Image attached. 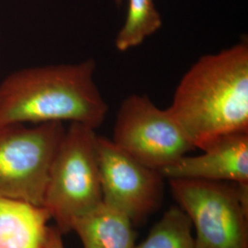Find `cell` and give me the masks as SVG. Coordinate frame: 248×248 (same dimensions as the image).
<instances>
[{
  "label": "cell",
  "mask_w": 248,
  "mask_h": 248,
  "mask_svg": "<svg viewBox=\"0 0 248 248\" xmlns=\"http://www.w3.org/2000/svg\"><path fill=\"white\" fill-rule=\"evenodd\" d=\"M84 248H134L133 222L112 206L102 203L73 223Z\"/></svg>",
  "instance_id": "10"
},
{
  "label": "cell",
  "mask_w": 248,
  "mask_h": 248,
  "mask_svg": "<svg viewBox=\"0 0 248 248\" xmlns=\"http://www.w3.org/2000/svg\"><path fill=\"white\" fill-rule=\"evenodd\" d=\"M102 201L123 213L134 224H141L156 212L164 198V177L116 145L96 136Z\"/></svg>",
  "instance_id": "7"
},
{
  "label": "cell",
  "mask_w": 248,
  "mask_h": 248,
  "mask_svg": "<svg viewBox=\"0 0 248 248\" xmlns=\"http://www.w3.org/2000/svg\"><path fill=\"white\" fill-rule=\"evenodd\" d=\"M134 248H195L192 223L180 207H171Z\"/></svg>",
  "instance_id": "12"
},
{
  "label": "cell",
  "mask_w": 248,
  "mask_h": 248,
  "mask_svg": "<svg viewBox=\"0 0 248 248\" xmlns=\"http://www.w3.org/2000/svg\"><path fill=\"white\" fill-rule=\"evenodd\" d=\"M114 2L116 3V5L118 7H120L122 4H123V0H114Z\"/></svg>",
  "instance_id": "14"
},
{
  "label": "cell",
  "mask_w": 248,
  "mask_h": 248,
  "mask_svg": "<svg viewBox=\"0 0 248 248\" xmlns=\"http://www.w3.org/2000/svg\"><path fill=\"white\" fill-rule=\"evenodd\" d=\"M168 109L201 150L222 135L248 133V42L202 56L180 80Z\"/></svg>",
  "instance_id": "1"
},
{
  "label": "cell",
  "mask_w": 248,
  "mask_h": 248,
  "mask_svg": "<svg viewBox=\"0 0 248 248\" xmlns=\"http://www.w3.org/2000/svg\"><path fill=\"white\" fill-rule=\"evenodd\" d=\"M62 123L0 125V197L43 206Z\"/></svg>",
  "instance_id": "4"
},
{
  "label": "cell",
  "mask_w": 248,
  "mask_h": 248,
  "mask_svg": "<svg viewBox=\"0 0 248 248\" xmlns=\"http://www.w3.org/2000/svg\"><path fill=\"white\" fill-rule=\"evenodd\" d=\"M161 26L162 18L154 0H129L125 22L116 36V49L126 52L141 45Z\"/></svg>",
  "instance_id": "11"
},
{
  "label": "cell",
  "mask_w": 248,
  "mask_h": 248,
  "mask_svg": "<svg viewBox=\"0 0 248 248\" xmlns=\"http://www.w3.org/2000/svg\"><path fill=\"white\" fill-rule=\"evenodd\" d=\"M96 67L89 58L10 73L0 82V125L70 122L96 130L108 111Z\"/></svg>",
  "instance_id": "2"
},
{
  "label": "cell",
  "mask_w": 248,
  "mask_h": 248,
  "mask_svg": "<svg viewBox=\"0 0 248 248\" xmlns=\"http://www.w3.org/2000/svg\"><path fill=\"white\" fill-rule=\"evenodd\" d=\"M199 155H185L160 170L164 178L248 183V132L222 135Z\"/></svg>",
  "instance_id": "8"
},
{
  "label": "cell",
  "mask_w": 248,
  "mask_h": 248,
  "mask_svg": "<svg viewBox=\"0 0 248 248\" xmlns=\"http://www.w3.org/2000/svg\"><path fill=\"white\" fill-rule=\"evenodd\" d=\"M95 130L71 123L53 157L43 207L62 233L72 231L75 221L103 202Z\"/></svg>",
  "instance_id": "3"
},
{
  "label": "cell",
  "mask_w": 248,
  "mask_h": 248,
  "mask_svg": "<svg viewBox=\"0 0 248 248\" xmlns=\"http://www.w3.org/2000/svg\"><path fill=\"white\" fill-rule=\"evenodd\" d=\"M62 233L54 226L49 248H64L62 244Z\"/></svg>",
  "instance_id": "13"
},
{
  "label": "cell",
  "mask_w": 248,
  "mask_h": 248,
  "mask_svg": "<svg viewBox=\"0 0 248 248\" xmlns=\"http://www.w3.org/2000/svg\"><path fill=\"white\" fill-rule=\"evenodd\" d=\"M112 142L159 172L195 149L169 109L155 106L146 95L133 94L123 101Z\"/></svg>",
  "instance_id": "6"
},
{
  "label": "cell",
  "mask_w": 248,
  "mask_h": 248,
  "mask_svg": "<svg viewBox=\"0 0 248 248\" xmlns=\"http://www.w3.org/2000/svg\"><path fill=\"white\" fill-rule=\"evenodd\" d=\"M43 206L0 197V248H49L53 227Z\"/></svg>",
  "instance_id": "9"
},
{
  "label": "cell",
  "mask_w": 248,
  "mask_h": 248,
  "mask_svg": "<svg viewBox=\"0 0 248 248\" xmlns=\"http://www.w3.org/2000/svg\"><path fill=\"white\" fill-rule=\"evenodd\" d=\"M169 180L172 194L195 227V248H248V213L235 183Z\"/></svg>",
  "instance_id": "5"
}]
</instances>
